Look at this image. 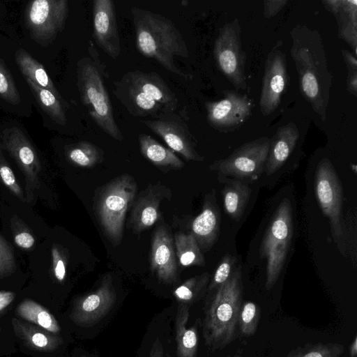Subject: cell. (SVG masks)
<instances>
[{"mask_svg": "<svg viewBox=\"0 0 357 357\" xmlns=\"http://www.w3.org/2000/svg\"><path fill=\"white\" fill-rule=\"evenodd\" d=\"M291 35L290 52L298 75L301 95L325 121L332 76L322 38L317 30L303 25L294 26Z\"/></svg>", "mask_w": 357, "mask_h": 357, "instance_id": "obj_1", "label": "cell"}, {"mask_svg": "<svg viewBox=\"0 0 357 357\" xmlns=\"http://www.w3.org/2000/svg\"><path fill=\"white\" fill-rule=\"evenodd\" d=\"M138 52L155 59L167 70L183 77L191 78L175 64V57L187 58L189 50L185 39L172 20L150 10L131 9Z\"/></svg>", "mask_w": 357, "mask_h": 357, "instance_id": "obj_2", "label": "cell"}, {"mask_svg": "<svg viewBox=\"0 0 357 357\" xmlns=\"http://www.w3.org/2000/svg\"><path fill=\"white\" fill-rule=\"evenodd\" d=\"M112 92L135 117L159 119L175 112L178 103L176 94L154 71H128L114 82Z\"/></svg>", "mask_w": 357, "mask_h": 357, "instance_id": "obj_3", "label": "cell"}, {"mask_svg": "<svg viewBox=\"0 0 357 357\" xmlns=\"http://www.w3.org/2000/svg\"><path fill=\"white\" fill-rule=\"evenodd\" d=\"M243 290L241 268L238 266L207 301L202 333L206 345L212 351L222 349L237 338Z\"/></svg>", "mask_w": 357, "mask_h": 357, "instance_id": "obj_4", "label": "cell"}, {"mask_svg": "<svg viewBox=\"0 0 357 357\" xmlns=\"http://www.w3.org/2000/svg\"><path fill=\"white\" fill-rule=\"evenodd\" d=\"M92 58L83 57L77 64V87L82 102L91 119L106 134L121 142L123 135L114 119L111 100L105 85V68L91 48Z\"/></svg>", "mask_w": 357, "mask_h": 357, "instance_id": "obj_5", "label": "cell"}, {"mask_svg": "<svg viewBox=\"0 0 357 357\" xmlns=\"http://www.w3.org/2000/svg\"><path fill=\"white\" fill-rule=\"evenodd\" d=\"M134 178L123 174L105 184L95 201V213L102 230L114 246L122 240L126 215L137 195Z\"/></svg>", "mask_w": 357, "mask_h": 357, "instance_id": "obj_6", "label": "cell"}, {"mask_svg": "<svg viewBox=\"0 0 357 357\" xmlns=\"http://www.w3.org/2000/svg\"><path fill=\"white\" fill-rule=\"evenodd\" d=\"M292 208L288 199L278 206L261 241L259 255L266 259V289L277 282L282 271L293 234Z\"/></svg>", "mask_w": 357, "mask_h": 357, "instance_id": "obj_7", "label": "cell"}, {"mask_svg": "<svg viewBox=\"0 0 357 357\" xmlns=\"http://www.w3.org/2000/svg\"><path fill=\"white\" fill-rule=\"evenodd\" d=\"M241 36V28L238 20L225 24L215 39L213 54L219 70L236 89L244 90L247 87L246 55Z\"/></svg>", "mask_w": 357, "mask_h": 357, "instance_id": "obj_8", "label": "cell"}, {"mask_svg": "<svg viewBox=\"0 0 357 357\" xmlns=\"http://www.w3.org/2000/svg\"><path fill=\"white\" fill-rule=\"evenodd\" d=\"M315 193L323 213L329 220L333 240L342 251V188L332 163L327 158H323L317 167Z\"/></svg>", "mask_w": 357, "mask_h": 357, "instance_id": "obj_9", "label": "cell"}, {"mask_svg": "<svg viewBox=\"0 0 357 357\" xmlns=\"http://www.w3.org/2000/svg\"><path fill=\"white\" fill-rule=\"evenodd\" d=\"M271 138L264 137L247 142L228 157L215 161L213 171L237 178L256 179L264 170Z\"/></svg>", "mask_w": 357, "mask_h": 357, "instance_id": "obj_10", "label": "cell"}, {"mask_svg": "<svg viewBox=\"0 0 357 357\" xmlns=\"http://www.w3.org/2000/svg\"><path fill=\"white\" fill-rule=\"evenodd\" d=\"M224 98L205 103L209 125L221 132L239 128L252 114V100L234 91H225Z\"/></svg>", "mask_w": 357, "mask_h": 357, "instance_id": "obj_11", "label": "cell"}, {"mask_svg": "<svg viewBox=\"0 0 357 357\" xmlns=\"http://www.w3.org/2000/svg\"><path fill=\"white\" fill-rule=\"evenodd\" d=\"M1 149L7 151L25 175L27 199L31 201L39 186L41 165L38 157L24 134L17 128L4 130L1 135Z\"/></svg>", "mask_w": 357, "mask_h": 357, "instance_id": "obj_12", "label": "cell"}, {"mask_svg": "<svg viewBox=\"0 0 357 357\" xmlns=\"http://www.w3.org/2000/svg\"><path fill=\"white\" fill-rule=\"evenodd\" d=\"M116 300L112 276L107 273L95 291L76 301L70 317L78 326H91L111 310Z\"/></svg>", "mask_w": 357, "mask_h": 357, "instance_id": "obj_13", "label": "cell"}, {"mask_svg": "<svg viewBox=\"0 0 357 357\" xmlns=\"http://www.w3.org/2000/svg\"><path fill=\"white\" fill-rule=\"evenodd\" d=\"M264 67L259 106L261 113L267 116L279 106L287 88L288 75L285 55L278 49L273 50L266 57Z\"/></svg>", "mask_w": 357, "mask_h": 357, "instance_id": "obj_14", "label": "cell"}, {"mask_svg": "<svg viewBox=\"0 0 357 357\" xmlns=\"http://www.w3.org/2000/svg\"><path fill=\"white\" fill-rule=\"evenodd\" d=\"M169 114L139 122L159 136L172 151L181 155L185 160L203 161L204 158L195 149L194 138L186 123L175 117L170 118Z\"/></svg>", "mask_w": 357, "mask_h": 357, "instance_id": "obj_15", "label": "cell"}, {"mask_svg": "<svg viewBox=\"0 0 357 357\" xmlns=\"http://www.w3.org/2000/svg\"><path fill=\"white\" fill-rule=\"evenodd\" d=\"M68 12L66 0H36L26 6V20L36 36L50 38L63 28Z\"/></svg>", "mask_w": 357, "mask_h": 357, "instance_id": "obj_16", "label": "cell"}, {"mask_svg": "<svg viewBox=\"0 0 357 357\" xmlns=\"http://www.w3.org/2000/svg\"><path fill=\"white\" fill-rule=\"evenodd\" d=\"M170 189L160 183L149 184L137 195L132 204L127 226L139 234L153 226L160 218V206L165 199H170Z\"/></svg>", "mask_w": 357, "mask_h": 357, "instance_id": "obj_17", "label": "cell"}, {"mask_svg": "<svg viewBox=\"0 0 357 357\" xmlns=\"http://www.w3.org/2000/svg\"><path fill=\"white\" fill-rule=\"evenodd\" d=\"M93 38L97 45L113 59L121 54L116 6L112 0H94L92 4Z\"/></svg>", "mask_w": 357, "mask_h": 357, "instance_id": "obj_18", "label": "cell"}, {"mask_svg": "<svg viewBox=\"0 0 357 357\" xmlns=\"http://www.w3.org/2000/svg\"><path fill=\"white\" fill-rule=\"evenodd\" d=\"M150 269L158 281L163 284H173L178 281L173 238L164 226L158 227L153 235Z\"/></svg>", "mask_w": 357, "mask_h": 357, "instance_id": "obj_19", "label": "cell"}, {"mask_svg": "<svg viewBox=\"0 0 357 357\" xmlns=\"http://www.w3.org/2000/svg\"><path fill=\"white\" fill-rule=\"evenodd\" d=\"M220 213L216 202L215 191L206 195L201 212L191 223L190 234L202 251L209 250L218 238Z\"/></svg>", "mask_w": 357, "mask_h": 357, "instance_id": "obj_20", "label": "cell"}, {"mask_svg": "<svg viewBox=\"0 0 357 357\" xmlns=\"http://www.w3.org/2000/svg\"><path fill=\"white\" fill-rule=\"evenodd\" d=\"M299 137L297 126L292 122L279 127L271 139V144L264 170L270 176L276 172L287 161L294 149Z\"/></svg>", "mask_w": 357, "mask_h": 357, "instance_id": "obj_21", "label": "cell"}, {"mask_svg": "<svg viewBox=\"0 0 357 357\" xmlns=\"http://www.w3.org/2000/svg\"><path fill=\"white\" fill-rule=\"evenodd\" d=\"M324 6L335 16L339 37L357 52V2L356 0H324Z\"/></svg>", "mask_w": 357, "mask_h": 357, "instance_id": "obj_22", "label": "cell"}, {"mask_svg": "<svg viewBox=\"0 0 357 357\" xmlns=\"http://www.w3.org/2000/svg\"><path fill=\"white\" fill-rule=\"evenodd\" d=\"M15 335L28 347L40 352H52L63 343L62 338L40 326L17 318L11 320Z\"/></svg>", "mask_w": 357, "mask_h": 357, "instance_id": "obj_23", "label": "cell"}, {"mask_svg": "<svg viewBox=\"0 0 357 357\" xmlns=\"http://www.w3.org/2000/svg\"><path fill=\"white\" fill-rule=\"evenodd\" d=\"M142 155L164 173L181 169L183 162L170 149L166 148L150 135L141 133L138 136Z\"/></svg>", "mask_w": 357, "mask_h": 357, "instance_id": "obj_24", "label": "cell"}, {"mask_svg": "<svg viewBox=\"0 0 357 357\" xmlns=\"http://www.w3.org/2000/svg\"><path fill=\"white\" fill-rule=\"evenodd\" d=\"M190 305L179 303L176 317V342L178 357H196L198 347L197 326L187 328Z\"/></svg>", "mask_w": 357, "mask_h": 357, "instance_id": "obj_25", "label": "cell"}, {"mask_svg": "<svg viewBox=\"0 0 357 357\" xmlns=\"http://www.w3.org/2000/svg\"><path fill=\"white\" fill-rule=\"evenodd\" d=\"M251 188L239 180L229 181L222 190V201L227 215L238 221L245 209L251 194Z\"/></svg>", "mask_w": 357, "mask_h": 357, "instance_id": "obj_26", "label": "cell"}, {"mask_svg": "<svg viewBox=\"0 0 357 357\" xmlns=\"http://www.w3.org/2000/svg\"><path fill=\"white\" fill-rule=\"evenodd\" d=\"M15 312L22 319L52 333L56 334L61 331L56 318L45 307L34 301L23 300Z\"/></svg>", "mask_w": 357, "mask_h": 357, "instance_id": "obj_27", "label": "cell"}, {"mask_svg": "<svg viewBox=\"0 0 357 357\" xmlns=\"http://www.w3.org/2000/svg\"><path fill=\"white\" fill-rule=\"evenodd\" d=\"M15 59L25 78L30 79L38 86L51 91L61 98L43 66L24 50L16 52Z\"/></svg>", "mask_w": 357, "mask_h": 357, "instance_id": "obj_28", "label": "cell"}, {"mask_svg": "<svg viewBox=\"0 0 357 357\" xmlns=\"http://www.w3.org/2000/svg\"><path fill=\"white\" fill-rule=\"evenodd\" d=\"M174 240L176 259L181 266H205L202 252L190 233L178 232L174 235Z\"/></svg>", "mask_w": 357, "mask_h": 357, "instance_id": "obj_29", "label": "cell"}, {"mask_svg": "<svg viewBox=\"0 0 357 357\" xmlns=\"http://www.w3.org/2000/svg\"><path fill=\"white\" fill-rule=\"evenodd\" d=\"M25 79L42 109L56 123L65 125L66 116L64 107L61 104L62 98L58 97L51 91L38 86L30 79Z\"/></svg>", "mask_w": 357, "mask_h": 357, "instance_id": "obj_30", "label": "cell"}, {"mask_svg": "<svg viewBox=\"0 0 357 357\" xmlns=\"http://www.w3.org/2000/svg\"><path fill=\"white\" fill-rule=\"evenodd\" d=\"M66 153L70 162L83 168H92L104 160L103 150L87 141L70 145Z\"/></svg>", "mask_w": 357, "mask_h": 357, "instance_id": "obj_31", "label": "cell"}, {"mask_svg": "<svg viewBox=\"0 0 357 357\" xmlns=\"http://www.w3.org/2000/svg\"><path fill=\"white\" fill-rule=\"evenodd\" d=\"M210 275L205 272L185 281L174 291V296L181 303L190 305L199 300L207 291Z\"/></svg>", "mask_w": 357, "mask_h": 357, "instance_id": "obj_32", "label": "cell"}, {"mask_svg": "<svg viewBox=\"0 0 357 357\" xmlns=\"http://www.w3.org/2000/svg\"><path fill=\"white\" fill-rule=\"evenodd\" d=\"M344 351L340 343H307L291 349L285 357H340Z\"/></svg>", "mask_w": 357, "mask_h": 357, "instance_id": "obj_33", "label": "cell"}, {"mask_svg": "<svg viewBox=\"0 0 357 357\" xmlns=\"http://www.w3.org/2000/svg\"><path fill=\"white\" fill-rule=\"evenodd\" d=\"M261 317V308L251 301H243L238 319V332L245 337H250L257 331Z\"/></svg>", "mask_w": 357, "mask_h": 357, "instance_id": "obj_34", "label": "cell"}, {"mask_svg": "<svg viewBox=\"0 0 357 357\" xmlns=\"http://www.w3.org/2000/svg\"><path fill=\"white\" fill-rule=\"evenodd\" d=\"M0 99L10 106L20 105L22 101L14 79L1 59H0Z\"/></svg>", "mask_w": 357, "mask_h": 357, "instance_id": "obj_35", "label": "cell"}, {"mask_svg": "<svg viewBox=\"0 0 357 357\" xmlns=\"http://www.w3.org/2000/svg\"><path fill=\"white\" fill-rule=\"evenodd\" d=\"M236 257L230 254H226L222 258L211 282L208 283L207 287L208 292L213 291L228 280L234 271L233 267L236 263Z\"/></svg>", "mask_w": 357, "mask_h": 357, "instance_id": "obj_36", "label": "cell"}, {"mask_svg": "<svg viewBox=\"0 0 357 357\" xmlns=\"http://www.w3.org/2000/svg\"><path fill=\"white\" fill-rule=\"evenodd\" d=\"M16 268L13 247L0 235V278L10 275Z\"/></svg>", "mask_w": 357, "mask_h": 357, "instance_id": "obj_37", "label": "cell"}, {"mask_svg": "<svg viewBox=\"0 0 357 357\" xmlns=\"http://www.w3.org/2000/svg\"><path fill=\"white\" fill-rule=\"evenodd\" d=\"M0 177L5 185H6L19 199L24 201L22 190L16 181L13 170L7 165L1 149Z\"/></svg>", "mask_w": 357, "mask_h": 357, "instance_id": "obj_38", "label": "cell"}, {"mask_svg": "<svg viewBox=\"0 0 357 357\" xmlns=\"http://www.w3.org/2000/svg\"><path fill=\"white\" fill-rule=\"evenodd\" d=\"M52 255L54 276L58 281L62 282L66 277V263L64 258L56 247L52 248Z\"/></svg>", "mask_w": 357, "mask_h": 357, "instance_id": "obj_39", "label": "cell"}, {"mask_svg": "<svg viewBox=\"0 0 357 357\" xmlns=\"http://www.w3.org/2000/svg\"><path fill=\"white\" fill-rule=\"evenodd\" d=\"M287 3V0L264 1L265 17L270 18L275 16Z\"/></svg>", "mask_w": 357, "mask_h": 357, "instance_id": "obj_40", "label": "cell"}, {"mask_svg": "<svg viewBox=\"0 0 357 357\" xmlns=\"http://www.w3.org/2000/svg\"><path fill=\"white\" fill-rule=\"evenodd\" d=\"M15 243L20 248L28 249L35 243L34 238L28 232H21L15 237Z\"/></svg>", "mask_w": 357, "mask_h": 357, "instance_id": "obj_41", "label": "cell"}, {"mask_svg": "<svg viewBox=\"0 0 357 357\" xmlns=\"http://www.w3.org/2000/svg\"><path fill=\"white\" fill-rule=\"evenodd\" d=\"M347 88L350 93L357 95V70H348Z\"/></svg>", "mask_w": 357, "mask_h": 357, "instance_id": "obj_42", "label": "cell"}, {"mask_svg": "<svg viewBox=\"0 0 357 357\" xmlns=\"http://www.w3.org/2000/svg\"><path fill=\"white\" fill-rule=\"evenodd\" d=\"M342 56L346 63L347 70H357L356 56L347 50H342Z\"/></svg>", "mask_w": 357, "mask_h": 357, "instance_id": "obj_43", "label": "cell"}, {"mask_svg": "<svg viewBox=\"0 0 357 357\" xmlns=\"http://www.w3.org/2000/svg\"><path fill=\"white\" fill-rule=\"evenodd\" d=\"M15 293L9 291H0V312L8 307L14 300Z\"/></svg>", "mask_w": 357, "mask_h": 357, "instance_id": "obj_44", "label": "cell"}, {"mask_svg": "<svg viewBox=\"0 0 357 357\" xmlns=\"http://www.w3.org/2000/svg\"><path fill=\"white\" fill-rule=\"evenodd\" d=\"M149 357H165L162 344L158 338L154 341L149 352Z\"/></svg>", "mask_w": 357, "mask_h": 357, "instance_id": "obj_45", "label": "cell"}, {"mask_svg": "<svg viewBox=\"0 0 357 357\" xmlns=\"http://www.w3.org/2000/svg\"><path fill=\"white\" fill-rule=\"evenodd\" d=\"M349 357H357V335H355L353 341L349 347Z\"/></svg>", "mask_w": 357, "mask_h": 357, "instance_id": "obj_46", "label": "cell"}, {"mask_svg": "<svg viewBox=\"0 0 357 357\" xmlns=\"http://www.w3.org/2000/svg\"><path fill=\"white\" fill-rule=\"evenodd\" d=\"M227 357H243L239 354H235V355H231V356H228Z\"/></svg>", "mask_w": 357, "mask_h": 357, "instance_id": "obj_47", "label": "cell"}, {"mask_svg": "<svg viewBox=\"0 0 357 357\" xmlns=\"http://www.w3.org/2000/svg\"><path fill=\"white\" fill-rule=\"evenodd\" d=\"M83 357H86V356H83ZM87 357V356H86Z\"/></svg>", "mask_w": 357, "mask_h": 357, "instance_id": "obj_48", "label": "cell"}]
</instances>
